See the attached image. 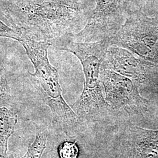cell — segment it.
<instances>
[{"mask_svg": "<svg viewBox=\"0 0 158 158\" xmlns=\"http://www.w3.org/2000/svg\"><path fill=\"white\" fill-rule=\"evenodd\" d=\"M89 0H2L0 11L21 35L52 44L85 27L92 12Z\"/></svg>", "mask_w": 158, "mask_h": 158, "instance_id": "cell-1", "label": "cell"}, {"mask_svg": "<svg viewBox=\"0 0 158 158\" xmlns=\"http://www.w3.org/2000/svg\"><path fill=\"white\" fill-rule=\"evenodd\" d=\"M56 48L72 53L79 59L85 74V86L81 95L72 106L81 118H94L102 116L111 109L104 96L100 80L102 64L108 48L110 38L94 42H80L65 35L55 40Z\"/></svg>", "mask_w": 158, "mask_h": 158, "instance_id": "cell-2", "label": "cell"}, {"mask_svg": "<svg viewBox=\"0 0 158 158\" xmlns=\"http://www.w3.org/2000/svg\"><path fill=\"white\" fill-rule=\"evenodd\" d=\"M19 42L34 66V73L29 72V74L39 85L42 100L50 108L53 121L66 127L76 124L78 116L64 100L57 69L49 61L48 50L52 44L36 41L24 36Z\"/></svg>", "mask_w": 158, "mask_h": 158, "instance_id": "cell-3", "label": "cell"}, {"mask_svg": "<svg viewBox=\"0 0 158 158\" xmlns=\"http://www.w3.org/2000/svg\"><path fill=\"white\" fill-rule=\"evenodd\" d=\"M110 40L111 46L125 48L142 59L158 63V19L149 18L139 11L131 12Z\"/></svg>", "mask_w": 158, "mask_h": 158, "instance_id": "cell-4", "label": "cell"}, {"mask_svg": "<svg viewBox=\"0 0 158 158\" xmlns=\"http://www.w3.org/2000/svg\"><path fill=\"white\" fill-rule=\"evenodd\" d=\"M100 80L106 100L111 108L124 109L130 115L140 114L147 110L148 101L139 93L141 81L102 68L100 70Z\"/></svg>", "mask_w": 158, "mask_h": 158, "instance_id": "cell-5", "label": "cell"}, {"mask_svg": "<svg viewBox=\"0 0 158 158\" xmlns=\"http://www.w3.org/2000/svg\"><path fill=\"white\" fill-rule=\"evenodd\" d=\"M145 63L127 49L111 46L108 49L102 67L143 83L146 79Z\"/></svg>", "mask_w": 158, "mask_h": 158, "instance_id": "cell-6", "label": "cell"}, {"mask_svg": "<svg viewBox=\"0 0 158 158\" xmlns=\"http://www.w3.org/2000/svg\"><path fill=\"white\" fill-rule=\"evenodd\" d=\"M137 158H158V130L135 127Z\"/></svg>", "mask_w": 158, "mask_h": 158, "instance_id": "cell-7", "label": "cell"}, {"mask_svg": "<svg viewBox=\"0 0 158 158\" xmlns=\"http://www.w3.org/2000/svg\"><path fill=\"white\" fill-rule=\"evenodd\" d=\"M17 121V114L6 108L0 107V158H8V141L14 132Z\"/></svg>", "mask_w": 158, "mask_h": 158, "instance_id": "cell-8", "label": "cell"}, {"mask_svg": "<svg viewBox=\"0 0 158 158\" xmlns=\"http://www.w3.org/2000/svg\"><path fill=\"white\" fill-rule=\"evenodd\" d=\"M47 136L44 133L36 135L34 142L29 146L27 153L21 158H40L46 147ZM8 158H15L11 155Z\"/></svg>", "mask_w": 158, "mask_h": 158, "instance_id": "cell-9", "label": "cell"}, {"mask_svg": "<svg viewBox=\"0 0 158 158\" xmlns=\"http://www.w3.org/2000/svg\"><path fill=\"white\" fill-rule=\"evenodd\" d=\"M10 98V90L6 79V68L0 57V102H8Z\"/></svg>", "mask_w": 158, "mask_h": 158, "instance_id": "cell-10", "label": "cell"}, {"mask_svg": "<svg viewBox=\"0 0 158 158\" xmlns=\"http://www.w3.org/2000/svg\"><path fill=\"white\" fill-rule=\"evenodd\" d=\"M58 152L60 158H77L79 149L76 142H65L60 145Z\"/></svg>", "mask_w": 158, "mask_h": 158, "instance_id": "cell-11", "label": "cell"}, {"mask_svg": "<svg viewBox=\"0 0 158 158\" xmlns=\"http://www.w3.org/2000/svg\"><path fill=\"white\" fill-rule=\"evenodd\" d=\"M0 38H11L19 42L22 40V35L0 20Z\"/></svg>", "mask_w": 158, "mask_h": 158, "instance_id": "cell-12", "label": "cell"}]
</instances>
